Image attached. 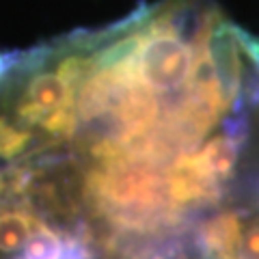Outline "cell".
Wrapping results in <instances>:
<instances>
[{"label":"cell","instance_id":"obj_1","mask_svg":"<svg viewBox=\"0 0 259 259\" xmlns=\"http://www.w3.org/2000/svg\"><path fill=\"white\" fill-rule=\"evenodd\" d=\"M41 221L28 209H0V255H20Z\"/></svg>","mask_w":259,"mask_h":259},{"label":"cell","instance_id":"obj_2","mask_svg":"<svg viewBox=\"0 0 259 259\" xmlns=\"http://www.w3.org/2000/svg\"><path fill=\"white\" fill-rule=\"evenodd\" d=\"M30 132L15 125L9 117H0V158H15L28 151Z\"/></svg>","mask_w":259,"mask_h":259}]
</instances>
